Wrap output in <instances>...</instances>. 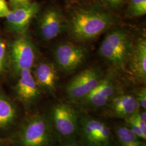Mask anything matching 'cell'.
I'll list each match as a JSON object with an SVG mask.
<instances>
[{
    "mask_svg": "<svg viewBox=\"0 0 146 146\" xmlns=\"http://www.w3.org/2000/svg\"><path fill=\"white\" fill-rule=\"evenodd\" d=\"M116 135L120 146H146L145 143L128 126H120L116 129Z\"/></svg>",
    "mask_w": 146,
    "mask_h": 146,
    "instance_id": "17",
    "label": "cell"
},
{
    "mask_svg": "<svg viewBox=\"0 0 146 146\" xmlns=\"http://www.w3.org/2000/svg\"><path fill=\"white\" fill-rule=\"evenodd\" d=\"M140 108L135 96L121 94L110 100L109 112L113 117L126 119L140 111Z\"/></svg>",
    "mask_w": 146,
    "mask_h": 146,
    "instance_id": "11",
    "label": "cell"
},
{
    "mask_svg": "<svg viewBox=\"0 0 146 146\" xmlns=\"http://www.w3.org/2000/svg\"><path fill=\"white\" fill-rule=\"evenodd\" d=\"M64 27L62 15L58 11L53 8L46 11L40 22L41 35L46 40H51L58 37L62 32Z\"/></svg>",
    "mask_w": 146,
    "mask_h": 146,
    "instance_id": "12",
    "label": "cell"
},
{
    "mask_svg": "<svg viewBox=\"0 0 146 146\" xmlns=\"http://www.w3.org/2000/svg\"><path fill=\"white\" fill-rule=\"evenodd\" d=\"M39 8L36 3L31 2L11 9L5 18L13 31L22 33L26 30L31 20L38 13Z\"/></svg>",
    "mask_w": 146,
    "mask_h": 146,
    "instance_id": "9",
    "label": "cell"
},
{
    "mask_svg": "<svg viewBox=\"0 0 146 146\" xmlns=\"http://www.w3.org/2000/svg\"><path fill=\"white\" fill-rule=\"evenodd\" d=\"M114 19L110 13L95 8L78 9L73 12L69 25L70 36L78 41L92 40L111 26Z\"/></svg>",
    "mask_w": 146,
    "mask_h": 146,
    "instance_id": "1",
    "label": "cell"
},
{
    "mask_svg": "<svg viewBox=\"0 0 146 146\" xmlns=\"http://www.w3.org/2000/svg\"><path fill=\"white\" fill-rule=\"evenodd\" d=\"M9 4L12 9L16 7L25 5L31 2V0H9Z\"/></svg>",
    "mask_w": 146,
    "mask_h": 146,
    "instance_id": "24",
    "label": "cell"
},
{
    "mask_svg": "<svg viewBox=\"0 0 146 146\" xmlns=\"http://www.w3.org/2000/svg\"><path fill=\"white\" fill-rule=\"evenodd\" d=\"M102 79L96 68L86 69L68 82L66 87L67 95L70 99L80 100L97 87Z\"/></svg>",
    "mask_w": 146,
    "mask_h": 146,
    "instance_id": "7",
    "label": "cell"
},
{
    "mask_svg": "<svg viewBox=\"0 0 146 146\" xmlns=\"http://www.w3.org/2000/svg\"><path fill=\"white\" fill-rule=\"evenodd\" d=\"M16 93L17 98L25 103L31 102L38 97V86L31 69L23 70L20 72Z\"/></svg>",
    "mask_w": 146,
    "mask_h": 146,
    "instance_id": "13",
    "label": "cell"
},
{
    "mask_svg": "<svg viewBox=\"0 0 146 146\" xmlns=\"http://www.w3.org/2000/svg\"><path fill=\"white\" fill-rule=\"evenodd\" d=\"M129 68L135 78L141 81H146V41L140 39L133 46L128 60Z\"/></svg>",
    "mask_w": 146,
    "mask_h": 146,
    "instance_id": "14",
    "label": "cell"
},
{
    "mask_svg": "<svg viewBox=\"0 0 146 146\" xmlns=\"http://www.w3.org/2000/svg\"><path fill=\"white\" fill-rule=\"evenodd\" d=\"M11 9L5 0H0V18L5 17Z\"/></svg>",
    "mask_w": 146,
    "mask_h": 146,
    "instance_id": "22",
    "label": "cell"
},
{
    "mask_svg": "<svg viewBox=\"0 0 146 146\" xmlns=\"http://www.w3.org/2000/svg\"><path fill=\"white\" fill-rule=\"evenodd\" d=\"M17 116L15 107L11 101L0 95V130L9 128Z\"/></svg>",
    "mask_w": 146,
    "mask_h": 146,
    "instance_id": "16",
    "label": "cell"
},
{
    "mask_svg": "<svg viewBox=\"0 0 146 146\" xmlns=\"http://www.w3.org/2000/svg\"><path fill=\"white\" fill-rule=\"evenodd\" d=\"M34 77L38 86L51 92L55 89L58 74L56 68L52 63H39L35 69Z\"/></svg>",
    "mask_w": 146,
    "mask_h": 146,
    "instance_id": "15",
    "label": "cell"
},
{
    "mask_svg": "<svg viewBox=\"0 0 146 146\" xmlns=\"http://www.w3.org/2000/svg\"><path fill=\"white\" fill-rule=\"evenodd\" d=\"M54 133L50 120L44 115H34L21 126L17 142L19 146H52Z\"/></svg>",
    "mask_w": 146,
    "mask_h": 146,
    "instance_id": "2",
    "label": "cell"
},
{
    "mask_svg": "<svg viewBox=\"0 0 146 146\" xmlns=\"http://www.w3.org/2000/svg\"><path fill=\"white\" fill-rule=\"evenodd\" d=\"M140 107L143 109L146 110V88H142L139 90L135 96Z\"/></svg>",
    "mask_w": 146,
    "mask_h": 146,
    "instance_id": "20",
    "label": "cell"
},
{
    "mask_svg": "<svg viewBox=\"0 0 146 146\" xmlns=\"http://www.w3.org/2000/svg\"><path fill=\"white\" fill-rule=\"evenodd\" d=\"M82 146H112L113 137L104 122L88 115L79 118L78 135Z\"/></svg>",
    "mask_w": 146,
    "mask_h": 146,
    "instance_id": "5",
    "label": "cell"
},
{
    "mask_svg": "<svg viewBox=\"0 0 146 146\" xmlns=\"http://www.w3.org/2000/svg\"><path fill=\"white\" fill-rule=\"evenodd\" d=\"M84 47L72 42H61L54 50V56L58 66L65 73H72L84 63L87 56Z\"/></svg>",
    "mask_w": 146,
    "mask_h": 146,
    "instance_id": "6",
    "label": "cell"
},
{
    "mask_svg": "<svg viewBox=\"0 0 146 146\" xmlns=\"http://www.w3.org/2000/svg\"><path fill=\"white\" fill-rule=\"evenodd\" d=\"M128 13L130 15L139 17L146 14V0H129Z\"/></svg>",
    "mask_w": 146,
    "mask_h": 146,
    "instance_id": "18",
    "label": "cell"
},
{
    "mask_svg": "<svg viewBox=\"0 0 146 146\" xmlns=\"http://www.w3.org/2000/svg\"><path fill=\"white\" fill-rule=\"evenodd\" d=\"M3 141H2L1 139H0V146H3Z\"/></svg>",
    "mask_w": 146,
    "mask_h": 146,
    "instance_id": "25",
    "label": "cell"
},
{
    "mask_svg": "<svg viewBox=\"0 0 146 146\" xmlns=\"http://www.w3.org/2000/svg\"><path fill=\"white\" fill-rule=\"evenodd\" d=\"M79 118L77 111L71 106L60 103L53 107L50 122L55 133L71 144L78 135Z\"/></svg>",
    "mask_w": 146,
    "mask_h": 146,
    "instance_id": "4",
    "label": "cell"
},
{
    "mask_svg": "<svg viewBox=\"0 0 146 146\" xmlns=\"http://www.w3.org/2000/svg\"><path fill=\"white\" fill-rule=\"evenodd\" d=\"M6 50L5 43L0 41V74L3 70L5 63Z\"/></svg>",
    "mask_w": 146,
    "mask_h": 146,
    "instance_id": "21",
    "label": "cell"
},
{
    "mask_svg": "<svg viewBox=\"0 0 146 146\" xmlns=\"http://www.w3.org/2000/svg\"><path fill=\"white\" fill-rule=\"evenodd\" d=\"M76 146V145H74V144H72V143H71V144H69L68 146Z\"/></svg>",
    "mask_w": 146,
    "mask_h": 146,
    "instance_id": "26",
    "label": "cell"
},
{
    "mask_svg": "<svg viewBox=\"0 0 146 146\" xmlns=\"http://www.w3.org/2000/svg\"><path fill=\"white\" fill-rule=\"evenodd\" d=\"M106 5L112 8H117L122 5L125 0H101Z\"/></svg>",
    "mask_w": 146,
    "mask_h": 146,
    "instance_id": "23",
    "label": "cell"
},
{
    "mask_svg": "<svg viewBox=\"0 0 146 146\" xmlns=\"http://www.w3.org/2000/svg\"><path fill=\"white\" fill-rule=\"evenodd\" d=\"M115 90L114 84L110 78H103L97 87L80 101L82 104L92 107L101 108L110 102Z\"/></svg>",
    "mask_w": 146,
    "mask_h": 146,
    "instance_id": "10",
    "label": "cell"
},
{
    "mask_svg": "<svg viewBox=\"0 0 146 146\" xmlns=\"http://www.w3.org/2000/svg\"><path fill=\"white\" fill-rule=\"evenodd\" d=\"M133 46L125 31L116 29L107 34L99 49L100 55L114 67L122 68L128 62Z\"/></svg>",
    "mask_w": 146,
    "mask_h": 146,
    "instance_id": "3",
    "label": "cell"
},
{
    "mask_svg": "<svg viewBox=\"0 0 146 146\" xmlns=\"http://www.w3.org/2000/svg\"><path fill=\"white\" fill-rule=\"evenodd\" d=\"M11 58L16 72L31 69L35 59L34 48L26 36L15 40L11 46Z\"/></svg>",
    "mask_w": 146,
    "mask_h": 146,
    "instance_id": "8",
    "label": "cell"
},
{
    "mask_svg": "<svg viewBox=\"0 0 146 146\" xmlns=\"http://www.w3.org/2000/svg\"><path fill=\"white\" fill-rule=\"evenodd\" d=\"M134 114L125 119L127 122V126H128L136 135L138 136L142 140H146V135L143 133L139 125H138Z\"/></svg>",
    "mask_w": 146,
    "mask_h": 146,
    "instance_id": "19",
    "label": "cell"
}]
</instances>
